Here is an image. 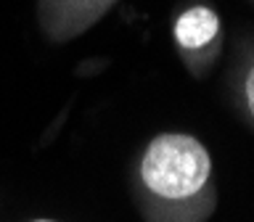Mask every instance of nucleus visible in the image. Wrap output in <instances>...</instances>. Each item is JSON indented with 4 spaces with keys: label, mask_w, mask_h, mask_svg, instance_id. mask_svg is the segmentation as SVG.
Instances as JSON below:
<instances>
[{
    "label": "nucleus",
    "mask_w": 254,
    "mask_h": 222,
    "mask_svg": "<svg viewBox=\"0 0 254 222\" xmlns=\"http://www.w3.org/2000/svg\"><path fill=\"white\" fill-rule=\"evenodd\" d=\"M138 190L146 222H204L217 204L206 146L188 132H159L138 159Z\"/></svg>",
    "instance_id": "f257e3e1"
},
{
    "label": "nucleus",
    "mask_w": 254,
    "mask_h": 222,
    "mask_svg": "<svg viewBox=\"0 0 254 222\" xmlns=\"http://www.w3.org/2000/svg\"><path fill=\"white\" fill-rule=\"evenodd\" d=\"M172 37L183 53L190 71H201L209 61L217 58L222 43V24L214 8L193 3L183 8L172 24Z\"/></svg>",
    "instance_id": "f03ea898"
},
{
    "label": "nucleus",
    "mask_w": 254,
    "mask_h": 222,
    "mask_svg": "<svg viewBox=\"0 0 254 222\" xmlns=\"http://www.w3.org/2000/svg\"><path fill=\"white\" fill-rule=\"evenodd\" d=\"M117 0H40V24L51 40H69L93 27Z\"/></svg>",
    "instance_id": "7ed1b4c3"
},
{
    "label": "nucleus",
    "mask_w": 254,
    "mask_h": 222,
    "mask_svg": "<svg viewBox=\"0 0 254 222\" xmlns=\"http://www.w3.org/2000/svg\"><path fill=\"white\" fill-rule=\"evenodd\" d=\"M241 95H244L246 111H249V116L254 119V63L249 66V71H246V77H244V90H241Z\"/></svg>",
    "instance_id": "20e7f679"
},
{
    "label": "nucleus",
    "mask_w": 254,
    "mask_h": 222,
    "mask_svg": "<svg viewBox=\"0 0 254 222\" xmlns=\"http://www.w3.org/2000/svg\"><path fill=\"white\" fill-rule=\"evenodd\" d=\"M32 222H56V220H45V217H40V220H32Z\"/></svg>",
    "instance_id": "39448f33"
}]
</instances>
